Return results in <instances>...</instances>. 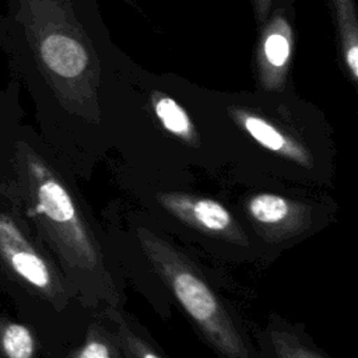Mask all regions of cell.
Masks as SVG:
<instances>
[{
    "label": "cell",
    "mask_w": 358,
    "mask_h": 358,
    "mask_svg": "<svg viewBox=\"0 0 358 358\" xmlns=\"http://www.w3.org/2000/svg\"><path fill=\"white\" fill-rule=\"evenodd\" d=\"M11 151L18 203L74 301L91 313L123 306L124 273L116 248L78 187L24 131Z\"/></svg>",
    "instance_id": "1"
},
{
    "label": "cell",
    "mask_w": 358,
    "mask_h": 358,
    "mask_svg": "<svg viewBox=\"0 0 358 358\" xmlns=\"http://www.w3.org/2000/svg\"><path fill=\"white\" fill-rule=\"evenodd\" d=\"M129 229L143 263L218 358H260L253 329L193 255L145 214L136 213Z\"/></svg>",
    "instance_id": "2"
},
{
    "label": "cell",
    "mask_w": 358,
    "mask_h": 358,
    "mask_svg": "<svg viewBox=\"0 0 358 358\" xmlns=\"http://www.w3.org/2000/svg\"><path fill=\"white\" fill-rule=\"evenodd\" d=\"M134 197L162 231L204 255L229 263H268L235 210L222 200L144 179L130 183Z\"/></svg>",
    "instance_id": "3"
},
{
    "label": "cell",
    "mask_w": 358,
    "mask_h": 358,
    "mask_svg": "<svg viewBox=\"0 0 358 358\" xmlns=\"http://www.w3.org/2000/svg\"><path fill=\"white\" fill-rule=\"evenodd\" d=\"M231 207L268 256L324 229L337 210L323 190L282 185L248 186Z\"/></svg>",
    "instance_id": "4"
},
{
    "label": "cell",
    "mask_w": 358,
    "mask_h": 358,
    "mask_svg": "<svg viewBox=\"0 0 358 358\" xmlns=\"http://www.w3.org/2000/svg\"><path fill=\"white\" fill-rule=\"evenodd\" d=\"M0 264L17 282L55 310L74 301L57 266L25 228L11 215L0 213Z\"/></svg>",
    "instance_id": "5"
},
{
    "label": "cell",
    "mask_w": 358,
    "mask_h": 358,
    "mask_svg": "<svg viewBox=\"0 0 358 358\" xmlns=\"http://www.w3.org/2000/svg\"><path fill=\"white\" fill-rule=\"evenodd\" d=\"M253 336L260 358H330L301 324L274 313Z\"/></svg>",
    "instance_id": "6"
},
{
    "label": "cell",
    "mask_w": 358,
    "mask_h": 358,
    "mask_svg": "<svg viewBox=\"0 0 358 358\" xmlns=\"http://www.w3.org/2000/svg\"><path fill=\"white\" fill-rule=\"evenodd\" d=\"M101 313L115 331L124 358H169L147 329L123 306H109Z\"/></svg>",
    "instance_id": "7"
},
{
    "label": "cell",
    "mask_w": 358,
    "mask_h": 358,
    "mask_svg": "<svg viewBox=\"0 0 358 358\" xmlns=\"http://www.w3.org/2000/svg\"><path fill=\"white\" fill-rule=\"evenodd\" d=\"M292 49L291 29L285 20L277 17L267 27L259 50L262 80L267 87H277L289 64Z\"/></svg>",
    "instance_id": "8"
},
{
    "label": "cell",
    "mask_w": 358,
    "mask_h": 358,
    "mask_svg": "<svg viewBox=\"0 0 358 358\" xmlns=\"http://www.w3.org/2000/svg\"><path fill=\"white\" fill-rule=\"evenodd\" d=\"M92 319L83 341L70 352L69 358H124L108 320L101 313H92Z\"/></svg>",
    "instance_id": "9"
},
{
    "label": "cell",
    "mask_w": 358,
    "mask_h": 358,
    "mask_svg": "<svg viewBox=\"0 0 358 358\" xmlns=\"http://www.w3.org/2000/svg\"><path fill=\"white\" fill-rule=\"evenodd\" d=\"M154 113L162 129L187 147L199 148L200 141L193 123L185 109L169 96H157L152 101Z\"/></svg>",
    "instance_id": "10"
},
{
    "label": "cell",
    "mask_w": 358,
    "mask_h": 358,
    "mask_svg": "<svg viewBox=\"0 0 358 358\" xmlns=\"http://www.w3.org/2000/svg\"><path fill=\"white\" fill-rule=\"evenodd\" d=\"M38 350L32 330L18 322L0 319V357L35 358Z\"/></svg>",
    "instance_id": "11"
},
{
    "label": "cell",
    "mask_w": 358,
    "mask_h": 358,
    "mask_svg": "<svg viewBox=\"0 0 358 358\" xmlns=\"http://www.w3.org/2000/svg\"><path fill=\"white\" fill-rule=\"evenodd\" d=\"M333 3L337 13L344 63L355 81L358 78V38L354 6L351 0H333Z\"/></svg>",
    "instance_id": "12"
},
{
    "label": "cell",
    "mask_w": 358,
    "mask_h": 358,
    "mask_svg": "<svg viewBox=\"0 0 358 358\" xmlns=\"http://www.w3.org/2000/svg\"><path fill=\"white\" fill-rule=\"evenodd\" d=\"M270 3V0H259V4H260V13H264V8H266V4Z\"/></svg>",
    "instance_id": "13"
}]
</instances>
